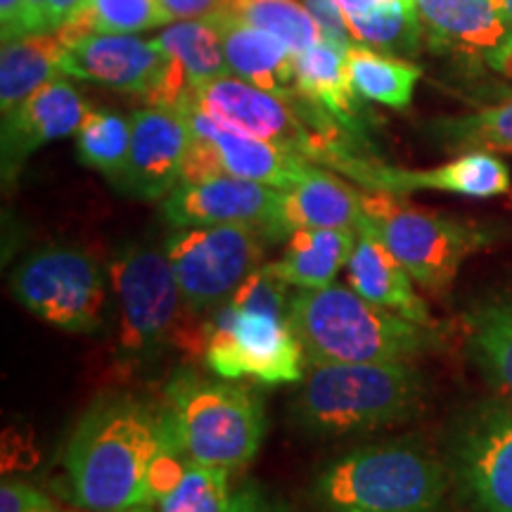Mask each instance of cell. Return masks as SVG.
I'll use <instances>...</instances> for the list:
<instances>
[{"mask_svg":"<svg viewBox=\"0 0 512 512\" xmlns=\"http://www.w3.org/2000/svg\"><path fill=\"white\" fill-rule=\"evenodd\" d=\"M185 467L166 403L136 396L95 401L64 451L69 496L95 512L155 505L178 484Z\"/></svg>","mask_w":512,"mask_h":512,"instance_id":"1","label":"cell"},{"mask_svg":"<svg viewBox=\"0 0 512 512\" xmlns=\"http://www.w3.org/2000/svg\"><path fill=\"white\" fill-rule=\"evenodd\" d=\"M287 320L311 363L413 361L437 344V328L377 306L344 285L299 290Z\"/></svg>","mask_w":512,"mask_h":512,"instance_id":"2","label":"cell"},{"mask_svg":"<svg viewBox=\"0 0 512 512\" xmlns=\"http://www.w3.org/2000/svg\"><path fill=\"white\" fill-rule=\"evenodd\" d=\"M425 377L411 361L313 363L294 399V418L316 434H361L418 413Z\"/></svg>","mask_w":512,"mask_h":512,"instance_id":"3","label":"cell"},{"mask_svg":"<svg viewBox=\"0 0 512 512\" xmlns=\"http://www.w3.org/2000/svg\"><path fill=\"white\" fill-rule=\"evenodd\" d=\"M444 494L439 460L403 441L354 448L313 484V503L323 512H439Z\"/></svg>","mask_w":512,"mask_h":512,"instance_id":"4","label":"cell"},{"mask_svg":"<svg viewBox=\"0 0 512 512\" xmlns=\"http://www.w3.org/2000/svg\"><path fill=\"white\" fill-rule=\"evenodd\" d=\"M164 403L188 463L233 472L259 453L266 415L252 389L181 368L166 382Z\"/></svg>","mask_w":512,"mask_h":512,"instance_id":"5","label":"cell"},{"mask_svg":"<svg viewBox=\"0 0 512 512\" xmlns=\"http://www.w3.org/2000/svg\"><path fill=\"white\" fill-rule=\"evenodd\" d=\"M363 228L373 230L415 283L432 292L451 287L467 256L486 245L482 228L413 207L392 192H363Z\"/></svg>","mask_w":512,"mask_h":512,"instance_id":"6","label":"cell"},{"mask_svg":"<svg viewBox=\"0 0 512 512\" xmlns=\"http://www.w3.org/2000/svg\"><path fill=\"white\" fill-rule=\"evenodd\" d=\"M204 361L226 380L297 384L304 380L306 358L287 311L228 302L214 313L202 335Z\"/></svg>","mask_w":512,"mask_h":512,"instance_id":"7","label":"cell"},{"mask_svg":"<svg viewBox=\"0 0 512 512\" xmlns=\"http://www.w3.org/2000/svg\"><path fill=\"white\" fill-rule=\"evenodd\" d=\"M121 323L117 356L121 366H143L169 347L178 330L183 294L166 252L126 247L110 266Z\"/></svg>","mask_w":512,"mask_h":512,"instance_id":"8","label":"cell"},{"mask_svg":"<svg viewBox=\"0 0 512 512\" xmlns=\"http://www.w3.org/2000/svg\"><path fill=\"white\" fill-rule=\"evenodd\" d=\"M266 233L252 223L176 228L164 252L181 287L185 309L219 311L264 259Z\"/></svg>","mask_w":512,"mask_h":512,"instance_id":"9","label":"cell"},{"mask_svg":"<svg viewBox=\"0 0 512 512\" xmlns=\"http://www.w3.org/2000/svg\"><path fill=\"white\" fill-rule=\"evenodd\" d=\"M15 299L29 313L64 332L93 335L105 313V275L91 254L50 247L31 254L10 280Z\"/></svg>","mask_w":512,"mask_h":512,"instance_id":"10","label":"cell"},{"mask_svg":"<svg viewBox=\"0 0 512 512\" xmlns=\"http://www.w3.org/2000/svg\"><path fill=\"white\" fill-rule=\"evenodd\" d=\"M174 107L183 114L190 128V147L185 155L181 183L233 176L287 190L304 181L316 166L297 152L219 124L188 100H181Z\"/></svg>","mask_w":512,"mask_h":512,"instance_id":"11","label":"cell"},{"mask_svg":"<svg viewBox=\"0 0 512 512\" xmlns=\"http://www.w3.org/2000/svg\"><path fill=\"white\" fill-rule=\"evenodd\" d=\"M62 74L100 83L147 102L157 98L169 76L171 57L159 38L133 34H91L62 43Z\"/></svg>","mask_w":512,"mask_h":512,"instance_id":"12","label":"cell"},{"mask_svg":"<svg viewBox=\"0 0 512 512\" xmlns=\"http://www.w3.org/2000/svg\"><path fill=\"white\" fill-rule=\"evenodd\" d=\"M344 176L354 178L366 190L408 195L415 190H439L460 197H489L505 195L510 190V169L494 152L470 150L451 159V162L434 166V169H396L368 157H351L344 166Z\"/></svg>","mask_w":512,"mask_h":512,"instance_id":"13","label":"cell"},{"mask_svg":"<svg viewBox=\"0 0 512 512\" xmlns=\"http://www.w3.org/2000/svg\"><path fill=\"white\" fill-rule=\"evenodd\" d=\"M190 128L176 107L150 105L131 114V150L114 185L136 200H162L181 183Z\"/></svg>","mask_w":512,"mask_h":512,"instance_id":"14","label":"cell"},{"mask_svg":"<svg viewBox=\"0 0 512 512\" xmlns=\"http://www.w3.org/2000/svg\"><path fill=\"white\" fill-rule=\"evenodd\" d=\"M91 107L62 76L43 83L38 91L3 114V178L12 181L38 147L76 136Z\"/></svg>","mask_w":512,"mask_h":512,"instance_id":"15","label":"cell"},{"mask_svg":"<svg viewBox=\"0 0 512 512\" xmlns=\"http://www.w3.org/2000/svg\"><path fill=\"white\" fill-rule=\"evenodd\" d=\"M458 477L484 512H512V406H491L467 422L456 451Z\"/></svg>","mask_w":512,"mask_h":512,"instance_id":"16","label":"cell"},{"mask_svg":"<svg viewBox=\"0 0 512 512\" xmlns=\"http://www.w3.org/2000/svg\"><path fill=\"white\" fill-rule=\"evenodd\" d=\"M278 197L280 190L271 185L216 176L200 183H178L164 197L162 214L174 228L226 226V223H252L264 228Z\"/></svg>","mask_w":512,"mask_h":512,"instance_id":"17","label":"cell"},{"mask_svg":"<svg viewBox=\"0 0 512 512\" xmlns=\"http://www.w3.org/2000/svg\"><path fill=\"white\" fill-rule=\"evenodd\" d=\"M361 226L363 192L313 166L304 181L280 190L271 219L264 223V233L268 240H287L304 228H342L358 233Z\"/></svg>","mask_w":512,"mask_h":512,"instance_id":"18","label":"cell"},{"mask_svg":"<svg viewBox=\"0 0 512 512\" xmlns=\"http://www.w3.org/2000/svg\"><path fill=\"white\" fill-rule=\"evenodd\" d=\"M415 5L430 46L441 53L491 64L512 36L491 0H415Z\"/></svg>","mask_w":512,"mask_h":512,"instance_id":"19","label":"cell"},{"mask_svg":"<svg viewBox=\"0 0 512 512\" xmlns=\"http://www.w3.org/2000/svg\"><path fill=\"white\" fill-rule=\"evenodd\" d=\"M347 283L368 302L399 313L413 323L437 328L425 299L415 290L411 273L401 266V261L389 252L373 230L363 228L356 233L354 254L347 261Z\"/></svg>","mask_w":512,"mask_h":512,"instance_id":"20","label":"cell"},{"mask_svg":"<svg viewBox=\"0 0 512 512\" xmlns=\"http://www.w3.org/2000/svg\"><path fill=\"white\" fill-rule=\"evenodd\" d=\"M209 24L219 31L233 76L283 98L297 95L294 53L285 41L264 29L252 27L228 8L209 19Z\"/></svg>","mask_w":512,"mask_h":512,"instance_id":"21","label":"cell"},{"mask_svg":"<svg viewBox=\"0 0 512 512\" xmlns=\"http://www.w3.org/2000/svg\"><path fill=\"white\" fill-rule=\"evenodd\" d=\"M356 247V233L342 228H304L287 238L283 256L268 268L297 290H320L335 283Z\"/></svg>","mask_w":512,"mask_h":512,"instance_id":"22","label":"cell"},{"mask_svg":"<svg viewBox=\"0 0 512 512\" xmlns=\"http://www.w3.org/2000/svg\"><path fill=\"white\" fill-rule=\"evenodd\" d=\"M297 93L337 124L351 131L356 124V91L347 72V50L318 41L294 55Z\"/></svg>","mask_w":512,"mask_h":512,"instance_id":"23","label":"cell"},{"mask_svg":"<svg viewBox=\"0 0 512 512\" xmlns=\"http://www.w3.org/2000/svg\"><path fill=\"white\" fill-rule=\"evenodd\" d=\"M463 330L470 361L503 399L512 401V294L467 311Z\"/></svg>","mask_w":512,"mask_h":512,"instance_id":"24","label":"cell"},{"mask_svg":"<svg viewBox=\"0 0 512 512\" xmlns=\"http://www.w3.org/2000/svg\"><path fill=\"white\" fill-rule=\"evenodd\" d=\"M354 43L387 55H415L422 43V19L415 0H337Z\"/></svg>","mask_w":512,"mask_h":512,"instance_id":"25","label":"cell"},{"mask_svg":"<svg viewBox=\"0 0 512 512\" xmlns=\"http://www.w3.org/2000/svg\"><path fill=\"white\" fill-rule=\"evenodd\" d=\"M62 41L34 34L3 43L0 50V107L3 114L27 100L43 83L62 76Z\"/></svg>","mask_w":512,"mask_h":512,"instance_id":"26","label":"cell"},{"mask_svg":"<svg viewBox=\"0 0 512 512\" xmlns=\"http://www.w3.org/2000/svg\"><path fill=\"white\" fill-rule=\"evenodd\" d=\"M347 72L358 98L403 110L411 105L422 69L396 55L380 53L361 43L347 50Z\"/></svg>","mask_w":512,"mask_h":512,"instance_id":"27","label":"cell"},{"mask_svg":"<svg viewBox=\"0 0 512 512\" xmlns=\"http://www.w3.org/2000/svg\"><path fill=\"white\" fill-rule=\"evenodd\" d=\"M157 38L162 41L171 60L181 67L190 88L223 79V76H233L219 31L211 27L209 22H200V19L174 22Z\"/></svg>","mask_w":512,"mask_h":512,"instance_id":"28","label":"cell"},{"mask_svg":"<svg viewBox=\"0 0 512 512\" xmlns=\"http://www.w3.org/2000/svg\"><path fill=\"white\" fill-rule=\"evenodd\" d=\"M164 24H169V19L159 8V0H88L57 31V38L72 43L91 34H138Z\"/></svg>","mask_w":512,"mask_h":512,"instance_id":"29","label":"cell"},{"mask_svg":"<svg viewBox=\"0 0 512 512\" xmlns=\"http://www.w3.org/2000/svg\"><path fill=\"white\" fill-rule=\"evenodd\" d=\"M432 136L448 150L512 152V100L465 117L441 119L434 124Z\"/></svg>","mask_w":512,"mask_h":512,"instance_id":"30","label":"cell"},{"mask_svg":"<svg viewBox=\"0 0 512 512\" xmlns=\"http://www.w3.org/2000/svg\"><path fill=\"white\" fill-rule=\"evenodd\" d=\"M131 150V117L91 110L76 131V152L81 164L105 174L114 183Z\"/></svg>","mask_w":512,"mask_h":512,"instance_id":"31","label":"cell"},{"mask_svg":"<svg viewBox=\"0 0 512 512\" xmlns=\"http://www.w3.org/2000/svg\"><path fill=\"white\" fill-rule=\"evenodd\" d=\"M228 10L252 27L278 36L294 55L323 41L316 19L297 0H230Z\"/></svg>","mask_w":512,"mask_h":512,"instance_id":"32","label":"cell"},{"mask_svg":"<svg viewBox=\"0 0 512 512\" xmlns=\"http://www.w3.org/2000/svg\"><path fill=\"white\" fill-rule=\"evenodd\" d=\"M223 467L188 463L174 489L159 501L157 512H228L230 484Z\"/></svg>","mask_w":512,"mask_h":512,"instance_id":"33","label":"cell"},{"mask_svg":"<svg viewBox=\"0 0 512 512\" xmlns=\"http://www.w3.org/2000/svg\"><path fill=\"white\" fill-rule=\"evenodd\" d=\"M302 5L316 19L323 41L335 43L342 50H349L354 46V36H351L347 27V17H344L337 0H302Z\"/></svg>","mask_w":512,"mask_h":512,"instance_id":"34","label":"cell"},{"mask_svg":"<svg viewBox=\"0 0 512 512\" xmlns=\"http://www.w3.org/2000/svg\"><path fill=\"white\" fill-rule=\"evenodd\" d=\"M0 512H60L36 486L5 479L0 486Z\"/></svg>","mask_w":512,"mask_h":512,"instance_id":"35","label":"cell"},{"mask_svg":"<svg viewBox=\"0 0 512 512\" xmlns=\"http://www.w3.org/2000/svg\"><path fill=\"white\" fill-rule=\"evenodd\" d=\"M159 8L174 22H190V19H200V22H209L216 15H221L228 8L226 0H159Z\"/></svg>","mask_w":512,"mask_h":512,"instance_id":"36","label":"cell"},{"mask_svg":"<svg viewBox=\"0 0 512 512\" xmlns=\"http://www.w3.org/2000/svg\"><path fill=\"white\" fill-rule=\"evenodd\" d=\"M0 36L3 43L29 36L24 0H0Z\"/></svg>","mask_w":512,"mask_h":512,"instance_id":"37","label":"cell"},{"mask_svg":"<svg viewBox=\"0 0 512 512\" xmlns=\"http://www.w3.org/2000/svg\"><path fill=\"white\" fill-rule=\"evenodd\" d=\"M228 512H280L254 484H245L230 498Z\"/></svg>","mask_w":512,"mask_h":512,"instance_id":"38","label":"cell"},{"mask_svg":"<svg viewBox=\"0 0 512 512\" xmlns=\"http://www.w3.org/2000/svg\"><path fill=\"white\" fill-rule=\"evenodd\" d=\"M86 3L88 0H48L46 5L48 31H60Z\"/></svg>","mask_w":512,"mask_h":512,"instance_id":"39","label":"cell"},{"mask_svg":"<svg viewBox=\"0 0 512 512\" xmlns=\"http://www.w3.org/2000/svg\"><path fill=\"white\" fill-rule=\"evenodd\" d=\"M48 0H24V12H27V31L34 34H50L46 19Z\"/></svg>","mask_w":512,"mask_h":512,"instance_id":"40","label":"cell"},{"mask_svg":"<svg viewBox=\"0 0 512 512\" xmlns=\"http://www.w3.org/2000/svg\"><path fill=\"white\" fill-rule=\"evenodd\" d=\"M489 67L496 69V72H501L503 76H508V79H512V36H510V41L505 43L501 50H498V55L491 60Z\"/></svg>","mask_w":512,"mask_h":512,"instance_id":"41","label":"cell"},{"mask_svg":"<svg viewBox=\"0 0 512 512\" xmlns=\"http://www.w3.org/2000/svg\"><path fill=\"white\" fill-rule=\"evenodd\" d=\"M491 5H494V10L501 15L503 22L512 27V0H491Z\"/></svg>","mask_w":512,"mask_h":512,"instance_id":"42","label":"cell"},{"mask_svg":"<svg viewBox=\"0 0 512 512\" xmlns=\"http://www.w3.org/2000/svg\"><path fill=\"white\" fill-rule=\"evenodd\" d=\"M95 512V510H88ZM110 512H152V505H140V508H128V510H110Z\"/></svg>","mask_w":512,"mask_h":512,"instance_id":"43","label":"cell"},{"mask_svg":"<svg viewBox=\"0 0 512 512\" xmlns=\"http://www.w3.org/2000/svg\"><path fill=\"white\" fill-rule=\"evenodd\" d=\"M226 3H230V0H226Z\"/></svg>","mask_w":512,"mask_h":512,"instance_id":"44","label":"cell"}]
</instances>
